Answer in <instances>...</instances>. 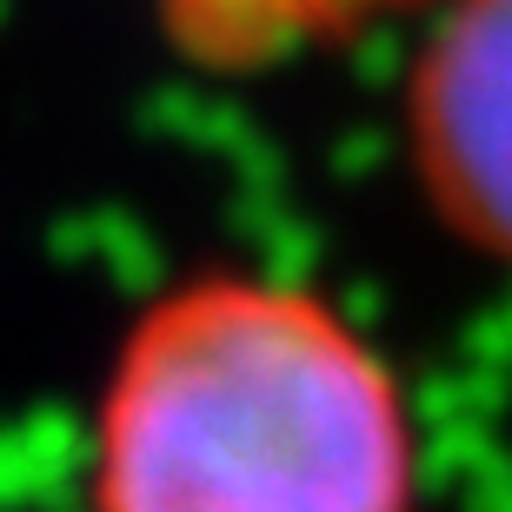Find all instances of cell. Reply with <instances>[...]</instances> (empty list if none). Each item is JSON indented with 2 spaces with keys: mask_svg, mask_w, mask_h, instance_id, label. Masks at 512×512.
Instances as JSON below:
<instances>
[{
  "mask_svg": "<svg viewBox=\"0 0 512 512\" xmlns=\"http://www.w3.org/2000/svg\"><path fill=\"white\" fill-rule=\"evenodd\" d=\"M94 512H419L406 399L300 286H173L100 393Z\"/></svg>",
  "mask_w": 512,
  "mask_h": 512,
  "instance_id": "cell-1",
  "label": "cell"
},
{
  "mask_svg": "<svg viewBox=\"0 0 512 512\" xmlns=\"http://www.w3.org/2000/svg\"><path fill=\"white\" fill-rule=\"evenodd\" d=\"M413 0H160L167 34L207 67H266L360 34Z\"/></svg>",
  "mask_w": 512,
  "mask_h": 512,
  "instance_id": "cell-3",
  "label": "cell"
},
{
  "mask_svg": "<svg viewBox=\"0 0 512 512\" xmlns=\"http://www.w3.org/2000/svg\"><path fill=\"white\" fill-rule=\"evenodd\" d=\"M413 167L433 213L512 266V0H453L406 94Z\"/></svg>",
  "mask_w": 512,
  "mask_h": 512,
  "instance_id": "cell-2",
  "label": "cell"
}]
</instances>
